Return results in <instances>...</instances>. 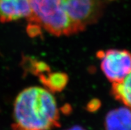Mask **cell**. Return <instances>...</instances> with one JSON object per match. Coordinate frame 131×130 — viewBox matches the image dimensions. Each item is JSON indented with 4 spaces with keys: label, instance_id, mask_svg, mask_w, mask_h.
I'll list each match as a JSON object with an SVG mask.
<instances>
[{
    "label": "cell",
    "instance_id": "cell-5",
    "mask_svg": "<svg viewBox=\"0 0 131 130\" xmlns=\"http://www.w3.org/2000/svg\"><path fill=\"white\" fill-rule=\"evenodd\" d=\"M29 0H0V22H12L29 18Z\"/></svg>",
    "mask_w": 131,
    "mask_h": 130
},
{
    "label": "cell",
    "instance_id": "cell-1",
    "mask_svg": "<svg viewBox=\"0 0 131 130\" xmlns=\"http://www.w3.org/2000/svg\"><path fill=\"white\" fill-rule=\"evenodd\" d=\"M13 130H51L59 127L56 100L48 90L37 86L24 89L13 108Z\"/></svg>",
    "mask_w": 131,
    "mask_h": 130
},
{
    "label": "cell",
    "instance_id": "cell-8",
    "mask_svg": "<svg viewBox=\"0 0 131 130\" xmlns=\"http://www.w3.org/2000/svg\"><path fill=\"white\" fill-rule=\"evenodd\" d=\"M41 80L43 84L49 89L50 90L61 91L67 85L68 77L67 74L61 73H55L47 74V76L41 75Z\"/></svg>",
    "mask_w": 131,
    "mask_h": 130
},
{
    "label": "cell",
    "instance_id": "cell-9",
    "mask_svg": "<svg viewBox=\"0 0 131 130\" xmlns=\"http://www.w3.org/2000/svg\"><path fill=\"white\" fill-rule=\"evenodd\" d=\"M66 130H85V129H83V127L78 126V125H76V126H73V127H71V128L68 129Z\"/></svg>",
    "mask_w": 131,
    "mask_h": 130
},
{
    "label": "cell",
    "instance_id": "cell-6",
    "mask_svg": "<svg viewBox=\"0 0 131 130\" xmlns=\"http://www.w3.org/2000/svg\"><path fill=\"white\" fill-rule=\"evenodd\" d=\"M105 125V130H131V109L125 106L110 111Z\"/></svg>",
    "mask_w": 131,
    "mask_h": 130
},
{
    "label": "cell",
    "instance_id": "cell-7",
    "mask_svg": "<svg viewBox=\"0 0 131 130\" xmlns=\"http://www.w3.org/2000/svg\"><path fill=\"white\" fill-rule=\"evenodd\" d=\"M111 90L116 100L131 109V72L121 82L113 84Z\"/></svg>",
    "mask_w": 131,
    "mask_h": 130
},
{
    "label": "cell",
    "instance_id": "cell-3",
    "mask_svg": "<svg viewBox=\"0 0 131 130\" xmlns=\"http://www.w3.org/2000/svg\"><path fill=\"white\" fill-rule=\"evenodd\" d=\"M101 68L112 84L121 82L131 72V53L126 50L108 49L97 53Z\"/></svg>",
    "mask_w": 131,
    "mask_h": 130
},
{
    "label": "cell",
    "instance_id": "cell-4",
    "mask_svg": "<svg viewBox=\"0 0 131 130\" xmlns=\"http://www.w3.org/2000/svg\"><path fill=\"white\" fill-rule=\"evenodd\" d=\"M105 0H64L67 14L80 31L99 18Z\"/></svg>",
    "mask_w": 131,
    "mask_h": 130
},
{
    "label": "cell",
    "instance_id": "cell-2",
    "mask_svg": "<svg viewBox=\"0 0 131 130\" xmlns=\"http://www.w3.org/2000/svg\"><path fill=\"white\" fill-rule=\"evenodd\" d=\"M28 20L55 36L71 35L81 32L67 14L64 0H29Z\"/></svg>",
    "mask_w": 131,
    "mask_h": 130
}]
</instances>
